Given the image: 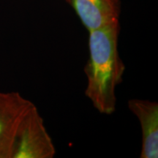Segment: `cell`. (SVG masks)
Here are the masks:
<instances>
[{
    "mask_svg": "<svg viewBox=\"0 0 158 158\" xmlns=\"http://www.w3.org/2000/svg\"><path fill=\"white\" fill-rule=\"evenodd\" d=\"M119 21L89 31V59L85 95L99 113L111 115L116 108V91L125 66L118 54Z\"/></svg>",
    "mask_w": 158,
    "mask_h": 158,
    "instance_id": "6da1fadb",
    "label": "cell"
},
{
    "mask_svg": "<svg viewBox=\"0 0 158 158\" xmlns=\"http://www.w3.org/2000/svg\"><path fill=\"white\" fill-rule=\"evenodd\" d=\"M55 154L54 142L34 105L20 124L12 158H52Z\"/></svg>",
    "mask_w": 158,
    "mask_h": 158,
    "instance_id": "7a4b0ae2",
    "label": "cell"
},
{
    "mask_svg": "<svg viewBox=\"0 0 158 158\" xmlns=\"http://www.w3.org/2000/svg\"><path fill=\"white\" fill-rule=\"evenodd\" d=\"M34 105L19 92H0V158L13 157L18 129Z\"/></svg>",
    "mask_w": 158,
    "mask_h": 158,
    "instance_id": "3957f363",
    "label": "cell"
},
{
    "mask_svg": "<svg viewBox=\"0 0 158 158\" xmlns=\"http://www.w3.org/2000/svg\"><path fill=\"white\" fill-rule=\"evenodd\" d=\"M128 108L138 118L141 129V158L158 157V103L141 99H131Z\"/></svg>",
    "mask_w": 158,
    "mask_h": 158,
    "instance_id": "277c9868",
    "label": "cell"
},
{
    "mask_svg": "<svg viewBox=\"0 0 158 158\" xmlns=\"http://www.w3.org/2000/svg\"><path fill=\"white\" fill-rule=\"evenodd\" d=\"M89 31L119 21L118 0H67Z\"/></svg>",
    "mask_w": 158,
    "mask_h": 158,
    "instance_id": "5b68a950",
    "label": "cell"
}]
</instances>
